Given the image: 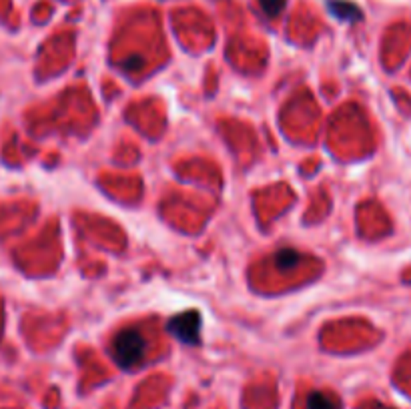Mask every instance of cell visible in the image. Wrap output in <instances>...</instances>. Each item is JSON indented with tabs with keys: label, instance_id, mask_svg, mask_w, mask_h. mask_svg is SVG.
I'll return each instance as SVG.
<instances>
[{
	"label": "cell",
	"instance_id": "5b68a950",
	"mask_svg": "<svg viewBox=\"0 0 411 409\" xmlns=\"http://www.w3.org/2000/svg\"><path fill=\"white\" fill-rule=\"evenodd\" d=\"M301 261V255L293 249H281V251L275 255V265L279 269H291L295 265Z\"/></svg>",
	"mask_w": 411,
	"mask_h": 409
},
{
	"label": "cell",
	"instance_id": "8992f818",
	"mask_svg": "<svg viewBox=\"0 0 411 409\" xmlns=\"http://www.w3.org/2000/svg\"><path fill=\"white\" fill-rule=\"evenodd\" d=\"M285 2L287 0H259V4H261V8H263V13L267 16H277L283 11Z\"/></svg>",
	"mask_w": 411,
	"mask_h": 409
},
{
	"label": "cell",
	"instance_id": "277c9868",
	"mask_svg": "<svg viewBox=\"0 0 411 409\" xmlns=\"http://www.w3.org/2000/svg\"><path fill=\"white\" fill-rule=\"evenodd\" d=\"M329 8L335 16L343 18V20H359L361 18V13L355 4L351 2H341V0H331L329 2Z\"/></svg>",
	"mask_w": 411,
	"mask_h": 409
},
{
	"label": "cell",
	"instance_id": "7a4b0ae2",
	"mask_svg": "<svg viewBox=\"0 0 411 409\" xmlns=\"http://www.w3.org/2000/svg\"><path fill=\"white\" fill-rule=\"evenodd\" d=\"M167 329L171 331L179 341H183L186 345H197L201 333V315L197 311L179 313L167 323Z\"/></svg>",
	"mask_w": 411,
	"mask_h": 409
},
{
	"label": "cell",
	"instance_id": "3957f363",
	"mask_svg": "<svg viewBox=\"0 0 411 409\" xmlns=\"http://www.w3.org/2000/svg\"><path fill=\"white\" fill-rule=\"evenodd\" d=\"M307 409H341V401L325 391H313L307 397Z\"/></svg>",
	"mask_w": 411,
	"mask_h": 409
},
{
	"label": "cell",
	"instance_id": "6da1fadb",
	"mask_svg": "<svg viewBox=\"0 0 411 409\" xmlns=\"http://www.w3.org/2000/svg\"><path fill=\"white\" fill-rule=\"evenodd\" d=\"M146 353V339L139 329H125L110 341V357L122 370L137 367Z\"/></svg>",
	"mask_w": 411,
	"mask_h": 409
}]
</instances>
